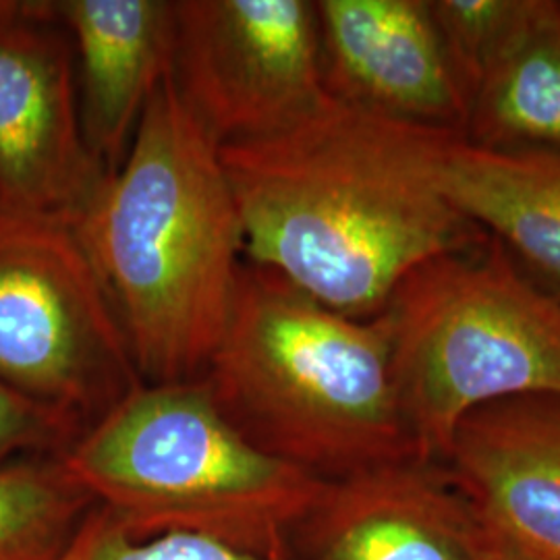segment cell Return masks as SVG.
Segmentation results:
<instances>
[{
    "label": "cell",
    "mask_w": 560,
    "mask_h": 560,
    "mask_svg": "<svg viewBox=\"0 0 560 560\" xmlns=\"http://www.w3.org/2000/svg\"><path fill=\"white\" fill-rule=\"evenodd\" d=\"M444 133L324 92L279 131L224 143L245 260L342 316L376 318L421 261L490 237L442 196Z\"/></svg>",
    "instance_id": "1"
},
{
    "label": "cell",
    "mask_w": 560,
    "mask_h": 560,
    "mask_svg": "<svg viewBox=\"0 0 560 560\" xmlns=\"http://www.w3.org/2000/svg\"><path fill=\"white\" fill-rule=\"evenodd\" d=\"M75 233L140 381H200L231 314L245 241L221 143L180 96L173 71Z\"/></svg>",
    "instance_id": "2"
},
{
    "label": "cell",
    "mask_w": 560,
    "mask_h": 560,
    "mask_svg": "<svg viewBox=\"0 0 560 560\" xmlns=\"http://www.w3.org/2000/svg\"><path fill=\"white\" fill-rule=\"evenodd\" d=\"M200 381L249 441L324 480L420 460L381 314L342 316L254 261Z\"/></svg>",
    "instance_id": "3"
},
{
    "label": "cell",
    "mask_w": 560,
    "mask_h": 560,
    "mask_svg": "<svg viewBox=\"0 0 560 560\" xmlns=\"http://www.w3.org/2000/svg\"><path fill=\"white\" fill-rule=\"evenodd\" d=\"M60 463L133 540L196 534L268 559H289L330 481L249 441L203 381L141 384Z\"/></svg>",
    "instance_id": "4"
},
{
    "label": "cell",
    "mask_w": 560,
    "mask_h": 560,
    "mask_svg": "<svg viewBox=\"0 0 560 560\" xmlns=\"http://www.w3.org/2000/svg\"><path fill=\"white\" fill-rule=\"evenodd\" d=\"M381 316L421 463L441 465L480 407L560 397V301L494 237L421 261Z\"/></svg>",
    "instance_id": "5"
},
{
    "label": "cell",
    "mask_w": 560,
    "mask_h": 560,
    "mask_svg": "<svg viewBox=\"0 0 560 560\" xmlns=\"http://www.w3.org/2000/svg\"><path fill=\"white\" fill-rule=\"evenodd\" d=\"M0 381L78 423L143 384L73 226L0 212Z\"/></svg>",
    "instance_id": "6"
},
{
    "label": "cell",
    "mask_w": 560,
    "mask_h": 560,
    "mask_svg": "<svg viewBox=\"0 0 560 560\" xmlns=\"http://www.w3.org/2000/svg\"><path fill=\"white\" fill-rule=\"evenodd\" d=\"M173 80L221 145L279 131L324 94L307 0H175Z\"/></svg>",
    "instance_id": "7"
},
{
    "label": "cell",
    "mask_w": 560,
    "mask_h": 560,
    "mask_svg": "<svg viewBox=\"0 0 560 560\" xmlns=\"http://www.w3.org/2000/svg\"><path fill=\"white\" fill-rule=\"evenodd\" d=\"M57 4L0 0V212L78 226L108 177L81 127Z\"/></svg>",
    "instance_id": "8"
},
{
    "label": "cell",
    "mask_w": 560,
    "mask_h": 560,
    "mask_svg": "<svg viewBox=\"0 0 560 560\" xmlns=\"http://www.w3.org/2000/svg\"><path fill=\"white\" fill-rule=\"evenodd\" d=\"M322 85L388 119L465 136L469 101L430 0H318Z\"/></svg>",
    "instance_id": "9"
},
{
    "label": "cell",
    "mask_w": 560,
    "mask_h": 560,
    "mask_svg": "<svg viewBox=\"0 0 560 560\" xmlns=\"http://www.w3.org/2000/svg\"><path fill=\"white\" fill-rule=\"evenodd\" d=\"M441 465L488 536L523 559L560 560V397L476 409Z\"/></svg>",
    "instance_id": "10"
},
{
    "label": "cell",
    "mask_w": 560,
    "mask_h": 560,
    "mask_svg": "<svg viewBox=\"0 0 560 560\" xmlns=\"http://www.w3.org/2000/svg\"><path fill=\"white\" fill-rule=\"evenodd\" d=\"M318 560H480L483 527L439 463L330 480L305 521Z\"/></svg>",
    "instance_id": "11"
},
{
    "label": "cell",
    "mask_w": 560,
    "mask_h": 560,
    "mask_svg": "<svg viewBox=\"0 0 560 560\" xmlns=\"http://www.w3.org/2000/svg\"><path fill=\"white\" fill-rule=\"evenodd\" d=\"M57 13L80 67L83 136L113 175L145 104L173 71V2L59 0Z\"/></svg>",
    "instance_id": "12"
},
{
    "label": "cell",
    "mask_w": 560,
    "mask_h": 560,
    "mask_svg": "<svg viewBox=\"0 0 560 560\" xmlns=\"http://www.w3.org/2000/svg\"><path fill=\"white\" fill-rule=\"evenodd\" d=\"M442 196L501 241L521 270L560 301V154L490 150L444 133L436 159Z\"/></svg>",
    "instance_id": "13"
},
{
    "label": "cell",
    "mask_w": 560,
    "mask_h": 560,
    "mask_svg": "<svg viewBox=\"0 0 560 560\" xmlns=\"http://www.w3.org/2000/svg\"><path fill=\"white\" fill-rule=\"evenodd\" d=\"M463 138L490 150L560 154V2L534 0L480 81Z\"/></svg>",
    "instance_id": "14"
},
{
    "label": "cell",
    "mask_w": 560,
    "mask_h": 560,
    "mask_svg": "<svg viewBox=\"0 0 560 560\" xmlns=\"http://www.w3.org/2000/svg\"><path fill=\"white\" fill-rule=\"evenodd\" d=\"M88 502L60 459L0 465V560H59Z\"/></svg>",
    "instance_id": "15"
},
{
    "label": "cell",
    "mask_w": 560,
    "mask_h": 560,
    "mask_svg": "<svg viewBox=\"0 0 560 560\" xmlns=\"http://www.w3.org/2000/svg\"><path fill=\"white\" fill-rule=\"evenodd\" d=\"M534 0H430L444 50L469 101L527 20Z\"/></svg>",
    "instance_id": "16"
},
{
    "label": "cell",
    "mask_w": 560,
    "mask_h": 560,
    "mask_svg": "<svg viewBox=\"0 0 560 560\" xmlns=\"http://www.w3.org/2000/svg\"><path fill=\"white\" fill-rule=\"evenodd\" d=\"M80 560H291L243 552L196 534H162L133 540L102 511L81 523Z\"/></svg>",
    "instance_id": "17"
},
{
    "label": "cell",
    "mask_w": 560,
    "mask_h": 560,
    "mask_svg": "<svg viewBox=\"0 0 560 560\" xmlns=\"http://www.w3.org/2000/svg\"><path fill=\"white\" fill-rule=\"evenodd\" d=\"M80 434L78 421L0 381V459L50 448L62 455Z\"/></svg>",
    "instance_id": "18"
},
{
    "label": "cell",
    "mask_w": 560,
    "mask_h": 560,
    "mask_svg": "<svg viewBox=\"0 0 560 560\" xmlns=\"http://www.w3.org/2000/svg\"><path fill=\"white\" fill-rule=\"evenodd\" d=\"M486 534V532H483ZM480 560H527L520 557L517 552H513L511 548H506L504 544L499 540H494L492 536L486 534L483 538V548H481Z\"/></svg>",
    "instance_id": "19"
},
{
    "label": "cell",
    "mask_w": 560,
    "mask_h": 560,
    "mask_svg": "<svg viewBox=\"0 0 560 560\" xmlns=\"http://www.w3.org/2000/svg\"><path fill=\"white\" fill-rule=\"evenodd\" d=\"M81 546H83V541H81V527L80 532H78V536L73 538L71 541V546L65 550V555L60 557L59 560H80L81 559Z\"/></svg>",
    "instance_id": "20"
}]
</instances>
